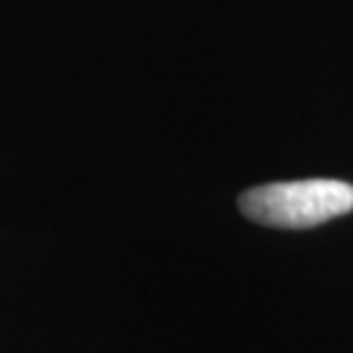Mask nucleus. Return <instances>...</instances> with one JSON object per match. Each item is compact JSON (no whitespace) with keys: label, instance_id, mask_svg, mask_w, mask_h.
<instances>
[{"label":"nucleus","instance_id":"nucleus-1","mask_svg":"<svg viewBox=\"0 0 353 353\" xmlns=\"http://www.w3.org/2000/svg\"><path fill=\"white\" fill-rule=\"evenodd\" d=\"M239 207L259 225L303 230L353 212V186L332 178L280 181L243 191Z\"/></svg>","mask_w":353,"mask_h":353}]
</instances>
